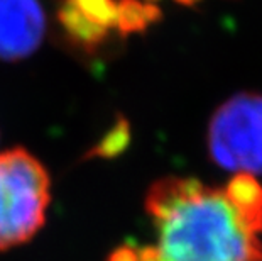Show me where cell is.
Masks as SVG:
<instances>
[{
  "mask_svg": "<svg viewBox=\"0 0 262 261\" xmlns=\"http://www.w3.org/2000/svg\"><path fill=\"white\" fill-rule=\"evenodd\" d=\"M152 241L110 261H262V185L235 175L224 187L166 176L146 195Z\"/></svg>",
  "mask_w": 262,
  "mask_h": 261,
  "instance_id": "obj_1",
  "label": "cell"
},
{
  "mask_svg": "<svg viewBox=\"0 0 262 261\" xmlns=\"http://www.w3.org/2000/svg\"><path fill=\"white\" fill-rule=\"evenodd\" d=\"M49 175L24 149L0 153V251L29 241L49 205Z\"/></svg>",
  "mask_w": 262,
  "mask_h": 261,
  "instance_id": "obj_2",
  "label": "cell"
},
{
  "mask_svg": "<svg viewBox=\"0 0 262 261\" xmlns=\"http://www.w3.org/2000/svg\"><path fill=\"white\" fill-rule=\"evenodd\" d=\"M211 159L235 175H262V95L238 93L220 105L208 126Z\"/></svg>",
  "mask_w": 262,
  "mask_h": 261,
  "instance_id": "obj_3",
  "label": "cell"
},
{
  "mask_svg": "<svg viewBox=\"0 0 262 261\" xmlns=\"http://www.w3.org/2000/svg\"><path fill=\"white\" fill-rule=\"evenodd\" d=\"M44 27L39 0H0V59L17 61L34 53Z\"/></svg>",
  "mask_w": 262,
  "mask_h": 261,
  "instance_id": "obj_4",
  "label": "cell"
}]
</instances>
